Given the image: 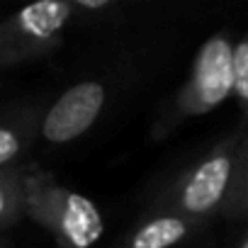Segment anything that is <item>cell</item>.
I'll list each match as a JSON object with an SVG mask.
<instances>
[{
  "mask_svg": "<svg viewBox=\"0 0 248 248\" xmlns=\"http://www.w3.org/2000/svg\"><path fill=\"white\" fill-rule=\"evenodd\" d=\"M25 204L27 217L51 233L56 248H93L105 233L100 207L39 168H27Z\"/></svg>",
  "mask_w": 248,
  "mask_h": 248,
  "instance_id": "6da1fadb",
  "label": "cell"
},
{
  "mask_svg": "<svg viewBox=\"0 0 248 248\" xmlns=\"http://www.w3.org/2000/svg\"><path fill=\"white\" fill-rule=\"evenodd\" d=\"M233 95V44L226 34L209 37L192 59L190 73L173 95L156 134H166L183 122L217 109Z\"/></svg>",
  "mask_w": 248,
  "mask_h": 248,
  "instance_id": "7a4b0ae2",
  "label": "cell"
},
{
  "mask_svg": "<svg viewBox=\"0 0 248 248\" xmlns=\"http://www.w3.org/2000/svg\"><path fill=\"white\" fill-rule=\"evenodd\" d=\"M246 134H233L183 173L161 197V212H175L192 221L207 219L224 209L236 175Z\"/></svg>",
  "mask_w": 248,
  "mask_h": 248,
  "instance_id": "3957f363",
  "label": "cell"
},
{
  "mask_svg": "<svg viewBox=\"0 0 248 248\" xmlns=\"http://www.w3.org/2000/svg\"><path fill=\"white\" fill-rule=\"evenodd\" d=\"M73 3L44 0L0 22V68L51 54L73 17Z\"/></svg>",
  "mask_w": 248,
  "mask_h": 248,
  "instance_id": "277c9868",
  "label": "cell"
},
{
  "mask_svg": "<svg viewBox=\"0 0 248 248\" xmlns=\"http://www.w3.org/2000/svg\"><path fill=\"white\" fill-rule=\"evenodd\" d=\"M107 102V90L100 80H80L63 90L54 105L44 112L39 134L49 144H71L83 137Z\"/></svg>",
  "mask_w": 248,
  "mask_h": 248,
  "instance_id": "5b68a950",
  "label": "cell"
},
{
  "mask_svg": "<svg viewBox=\"0 0 248 248\" xmlns=\"http://www.w3.org/2000/svg\"><path fill=\"white\" fill-rule=\"evenodd\" d=\"M192 229V219L175 212H158L127 236L124 248H175L190 236Z\"/></svg>",
  "mask_w": 248,
  "mask_h": 248,
  "instance_id": "8992f818",
  "label": "cell"
},
{
  "mask_svg": "<svg viewBox=\"0 0 248 248\" xmlns=\"http://www.w3.org/2000/svg\"><path fill=\"white\" fill-rule=\"evenodd\" d=\"M25 178H27V168L20 166L0 168V226H10L27 214Z\"/></svg>",
  "mask_w": 248,
  "mask_h": 248,
  "instance_id": "52a82bcc",
  "label": "cell"
},
{
  "mask_svg": "<svg viewBox=\"0 0 248 248\" xmlns=\"http://www.w3.org/2000/svg\"><path fill=\"white\" fill-rule=\"evenodd\" d=\"M221 214L231 217V219L248 217V134L243 139V149H241V158H238L236 175H233V183H231V192L226 197Z\"/></svg>",
  "mask_w": 248,
  "mask_h": 248,
  "instance_id": "ba28073f",
  "label": "cell"
},
{
  "mask_svg": "<svg viewBox=\"0 0 248 248\" xmlns=\"http://www.w3.org/2000/svg\"><path fill=\"white\" fill-rule=\"evenodd\" d=\"M233 97L248 119V32L233 42Z\"/></svg>",
  "mask_w": 248,
  "mask_h": 248,
  "instance_id": "9c48e42d",
  "label": "cell"
},
{
  "mask_svg": "<svg viewBox=\"0 0 248 248\" xmlns=\"http://www.w3.org/2000/svg\"><path fill=\"white\" fill-rule=\"evenodd\" d=\"M30 132L20 124H0V168H8L27 146Z\"/></svg>",
  "mask_w": 248,
  "mask_h": 248,
  "instance_id": "30bf717a",
  "label": "cell"
},
{
  "mask_svg": "<svg viewBox=\"0 0 248 248\" xmlns=\"http://www.w3.org/2000/svg\"><path fill=\"white\" fill-rule=\"evenodd\" d=\"M238 248H248V236H246V238L241 241V246H238Z\"/></svg>",
  "mask_w": 248,
  "mask_h": 248,
  "instance_id": "8fae6325",
  "label": "cell"
},
{
  "mask_svg": "<svg viewBox=\"0 0 248 248\" xmlns=\"http://www.w3.org/2000/svg\"><path fill=\"white\" fill-rule=\"evenodd\" d=\"M0 248H5V241L3 238H0Z\"/></svg>",
  "mask_w": 248,
  "mask_h": 248,
  "instance_id": "7c38bea8",
  "label": "cell"
}]
</instances>
